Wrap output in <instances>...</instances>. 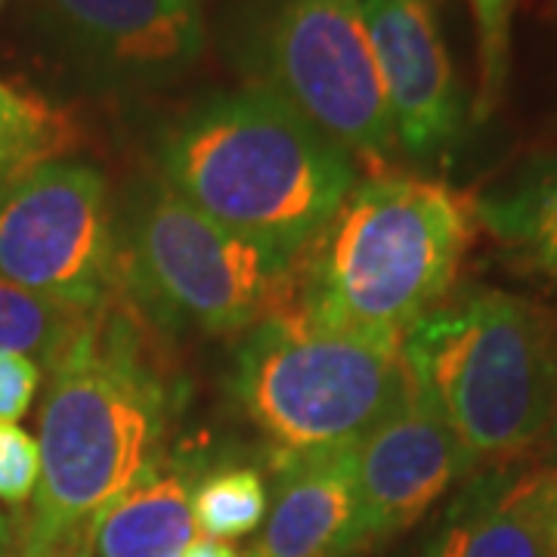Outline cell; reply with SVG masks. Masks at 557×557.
Wrapping results in <instances>:
<instances>
[{
  "mask_svg": "<svg viewBox=\"0 0 557 557\" xmlns=\"http://www.w3.org/2000/svg\"><path fill=\"white\" fill-rule=\"evenodd\" d=\"M124 298L94 310L47 369L40 478L22 557H53L161 458L186 381Z\"/></svg>",
  "mask_w": 557,
  "mask_h": 557,
  "instance_id": "cell-1",
  "label": "cell"
},
{
  "mask_svg": "<svg viewBox=\"0 0 557 557\" xmlns=\"http://www.w3.org/2000/svg\"><path fill=\"white\" fill-rule=\"evenodd\" d=\"M152 161L174 193L285 273L357 183V159L276 97L205 90L156 127Z\"/></svg>",
  "mask_w": 557,
  "mask_h": 557,
  "instance_id": "cell-2",
  "label": "cell"
},
{
  "mask_svg": "<svg viewBox=\"0 0 557 557\" xmlns=\"http://www.w3.org/2000/svg\"><path fill=\"white\" fill-rule=\"evenodd\" d=\"M478 230L474 199L456 186L369 171L292 263L278 307L325 329L403 341L456 292Z\"/></svg>",
  "mask_w": 557,
  "mask_h": 557,
  "instance_id": "cell-3",
  "label": "cell"
},
{
  "mask_svg": "<svg viewBox=\"0 0 557 557\" xmlns=\"http://www.w3.org/2000/svg\"><path fill=\"white\" fill-rule=\"evenodd\" d=\"M403 359L474 471L536 453L557 394L555 304L461 288L406 332Z\"/></svg>",
  "mask_w": 557,
  "mask_h": 557,
  "instance_id": "cell-4",
  "label": "cell"
},
{
  "mask_svg": "<svg viewBox=\"0 0 557 557\" xmlns=\"http://www.w3.org/2000/svg\"><path fill=\"white\" fill-rule=\"evenodd\" d=\"M270 458L357 449L412 391L403 341L325 329L273 310L242 332L226 372Z\"/></svg>",
  "mask_w": 557,
  "mask_h": 557,
  "instance_id": "cell-5",
  "label": "cell"
},
{
  "mask_svg": "<svg viewBox=\"0 0 557 557\" xmlns=\"http://www.w3.org/2000/svg\"><path fill=\"white\" fill-rule=\"evenodd\" d=\"M211 44L242 78L292 106L369 171L397 149L362 0H220Z\"/></svg>",
  "mask_w": 557,
  "mask_h": 557,
  "instance_id": "cell-6",
  "label": "cell"
},
{
  "mask_svg": "<svg viewBox=\"0 0 557 557\" xmlns=\"http://www.w3.org/2000/svg\"><path fill=\"white\" fill-rule=\"evenodd\" d=\"M121 298L161 335L230 338L273 313L285 270L193 208L156 171L119 199Z\"/></svg>",
  "mask_w": 557,
  "mask_h": 557,
  "instance_id": "cell-7",
  "label": "cell"
},
{
  "mask_svg": "<svg viewBox=\"0 0 557 557\" xmlns=\"http://www.w3.org/2000/svg\"><path fill=\"white\" fill-rule=\"evenodd\" d=\"M13 28L57 94L97 102L174 90L211 44L208 0H13Z\"/></svg>",
  "mask_w": 557,
  "mask_h": 557,
  "instance_id": "cell-8",
  "label": "cell"
},
{
  "mask_svg": "<svg viewBox=\"0 0 557 557\" xmlns=\"http://www.w3.org/2000/svg\"><path fill=\"white\" fill-rule=\"evenodd\" d=\"M0 278L94 313L121 298L119 201L90 161H47L0 196Z\"/></svg>",
  "mask_w": 557,
  "mask_h": 557,
  "instance_id": "cell-9",
  "label": "cell"
},
{
  "mask_svg": "<svg viewBox=\"0 0 557 557\" xmlns=\"http://www.w3.org/2000/svg\"><path fill=\"white\" fill-rule=\"evenodd\" d=\"M397 149L437 161L465 134V94L434 0H362Z\"/></svg>",
  "mask_w": 557,
  "mask_h": 557,
  "instance_id": "cell-10",
  "label": "cell"
},
{
  "mask_svg": "<svg viewBox=\"0 0 557 557\" xmlns=\"http://www.w3.org/2000/svg\"><path fill=\"white\" fill-rule=\"evenodd\" d=\"M471 474L474 461L456 431L412 384L397 409L357 446L359 552L416 527Z\"/></svg>",
  "mask_w": 557,
  "mask_h": 557,
  "instance_id": "cell-11",
  "label": "cell"
},
{
  "mask_svg": "<svg viewBox=\"0 0 557 557\" xmlns=\"http://www.w3.org/2000/svg\"><path fill=\"white\" fill-rule=\"evenodd\" d=\"M357 552V449L273 458V502L248 557H354Z\"/></svg>",
  "mask_w": 557,
  "mask_h": 557,
  "instance_id": "cell-12",
  "label": "cell"
},
{
  "mask_svg": "<svg viewBox=\"0 0 557 557\" xmlns=\"http://www.w3.org/2000/svg\"><path fill=\"white\" fill-rule=\"evenodd\" d=\"M545 474L523 461L474 471L421 557H552Z\"/></svg>",
  "mask_w": 557,
  "mask_h": 557,
  "instance_id": "cell-13",
  "label": "cell"
},
{
  "mask_svg": "<svg viewBox=\"0 0 557 557\" xmlns=\"http://www.w3.org/2000/svg\"><path fill=\"white\" fill-rule=\"evenodd\" d=\"M196 458L161 456L143 478L90 520L94 557H183L196 542Z\"/></svg>",
  "mask_w": 557,
  "mask_h": 557,
  "instance_id": "cell-14",
  "label": "cell"
},
{
  "mask_svg": "<svg viewBox=\"0 0 557 557\" xmlns=\"http://www.w3.org/2000/svg\"><path fill=\"white\" fill-rule=\"evenodd\" d=\"M471 199L498 260L557 292V152L530 156Z\"/></svg>",
  "mask_w": 557,
  "mask_h": 557,
  "instance_id": "cell-15",
  "label": "cell"
},
{
  "mask_svg": "<svg viewBox=\"0 0 557 557\" xmlns=\"http://www.w3.org/2000/svg\"><path fill=\"white\" fill-rule=\"evenodd\" d=\"M84 143L72 109L0 78V196L47 161Z\"/></svg>",
  "mask_w": 557,
  "mask_h": 557,
  "instance_id": "cell-16",
  "label": "cell"
},
{
  "mask_svg": "<svg viewBox=\"0 0 557 557\" xmlns=\"http://www.w3.org/2000/svg\"><path fill=\"white\" fill-rule=\"evenodd\" d=\"M90 313L0 278V357H32L47 372Z\"/></svg>",
  "mask_w": 557,
  "mask_h": 557,
  "instance_id": "cell-17",
  "label": "cell"
},
{
  "mask_svg": "<svg viewBox=\"0 0 557 557\" xmlns=\"http://www.w3.org/2000/svg\"><path fill=\"white\" fill-rule=\"evenodd\" d=\"M267 480L251 465H214L193 490V518L208 539H239L267 520Z\"/></svg>",
  "mask_w": 557,
  "mask_h": 557,
  "instance_id": "cell-18",
  "label": "cell"
},
{
  "mask_svg": "<svg viewBox=\"0 0 557 557\" xmlns=\"http://www.w3.org/2000/svg\"><path fill=\"white\" fill-rule=\"evenodd\" d=\"M478 35V97L471 119L483 124L496 115L511 75V22L518 0H468Z\"/></svg>",
  "mask_w": 557,
  "mask_h": 557,
  "instance_id": "cell-19",
  "label": "cell"
},
{
  "mask_svg": "<svg viewBox=\"0 0 557 557\" xmlns=\"http://www.w3.org/2000/svg\"><path fill=\"white\" fill-rule=\"evenodd\" d=\"M38 440L20 424H0V502L22 505L38 490Z\"/></svg>",
  "mask_w": 557,
  "mask_h": 557,
  "instance_id": "cell-20",
  "label": "cell"
},
{
  "mask_svg": "<svg viewBox=\"0 0 557 557\" xmlns=\"http://www.w3.org/2000/svg\"><path fill=\"white\" fill-rule=\"evenodd\" d=\"M40 362L32 357H0V424H16L38 391Z\"/></svg>",
  "mask_w": 557,
  "mask_h": 557,
  "instance_id": "cell-21",
  "label": "cell"
},
{
  "mask_svg": "<svg viewBox=\"0 0 557 557\" xmlns=\"http://www.w3.org/2000/svg\"><path fill=\"white\" fill-rule=\"evenodd\" d=\"M545 523H548V548L557 557V468L545 474Z\"/></svg>",
  "mask_w": 557,
  "mask_h": 557,
  "instance_id": "cell-22",
  "label": "cell"
},
{
  "mask_svg": "<svg viewBox=\"0 0 557 557\" xmlns=\"http://www.w3.org/2000/svg\"><path fill=\"white\" fill-rule=\"evenodd\" d=\"M539 458L548 461V468H557V394L555 403H552V416H548V428L542 434V443H539Z\"/></svg>",
  "mask_w": 557,
  "mask_h": 557,
  "instance_id": "cell-23",
  "label": "cell"
},
{
  "mask_svg": "<svg viewBox=\"0 0 557 557\" xmlns=\"http://www.w3.org/2000/svg\"><path fill=\"white\" fill-rule=\"evenodd\" d=\"M183 557H242L236 548H230L226 542H220V539H196L189 548H186V555Z\"/></svg>",
  "mask_w": 557,
  "mask_h": 557,
  "instance_id": "cell-24",
  "label": "cell"
},
{
  "mask_svg": "<svg viewBox=\"0 0 557 557\" xmlns=\"http://www.w3.org/2000/svg\"><path fill=\"white\" fill-rule=\"evenodd\" d=\"M53 557H94V548H90V530L84 533L75 542H69V545H62L60 552Z\"/></svg>",
  "mask_w": 557,
  "mask_h": 557,
  "instance_id": "cell-25",
  "label": "cell"
},
{
  "mask_svg": "<svg viewBox=\"0 0 557 557\" xmlns=\"http://www.w3.org/2000/svg\"><path fill=\"white\" fill-rule=\"evenodd\" d=\"M7 548H10V527H7V520L0 515V557H7Z\"/></svg>",
  "mask_w": 557,
  "mask_h": 557,
  "instance_id": "cell-26",
  "label": "cell"
},
{
  "mask_svg": "<svg viewBox=\"0 0 557 557\" xmlns=\"http://www.w3.org/2000/svg\"><path fill=\"white\" fill-rule=\"evenodd\" d=\"M542 16L557 20V0H542Z\"/></svg>",
  "mask_w": 557,
  "mask_h": 557,
  "instance_id": "cell-27",
  "label": "cell"
},
{
  "mask_svg": "<svg viewBox=\"0 0 557 557\" xmlns=\"http://www.w3.org/2000/svg\"><path fill=\"white\" fill-rule=\"evenodd\" d=\"M3 3H7V0H0V10H3Z\"/></svg>",
  "mask_w": 557,
  "mask_h": 557,
  "instance_id": "cell-28",
  "label": "cell"
},
{
  "mask_svg": "<svg viewBox=\"0 0 557 557\" xmlns=\"http://www.w3.org/2000/svg\"><path fill=\"white\" fill-rule=\"evenodd\" d=\"M341 557H350V555H341Z\"/></svg>",
  "mask_w": 557,
  "mask_h": 557,
  "instance_id": "cell-29",
  "label": "cell"
}]
</instances>
